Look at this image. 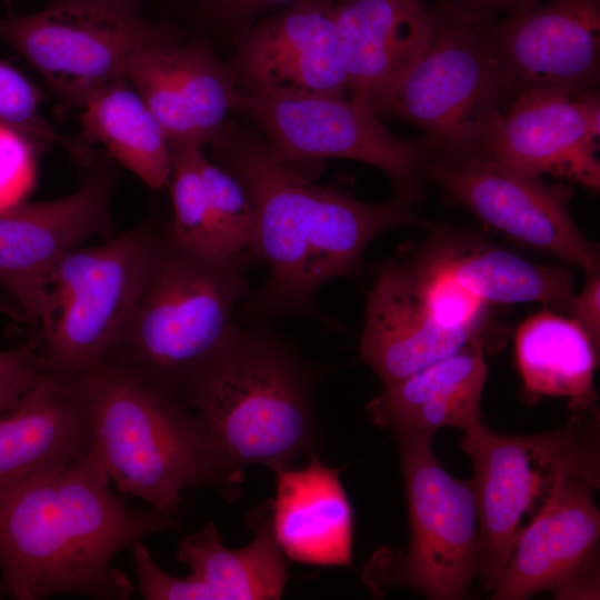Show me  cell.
I'll use <instances>...</instances> for the list:
<instances>
[{"mask_svg":"<svg viewBox=\"0 0 600 600\" xmlns=\"http://www.w3.org/2000/svg\"><path fill=\"white\" fill-rule=\"evenodd\" d=\"M209 144L212 161L239 180L251 202L249 254L268 268L266 281L239 304L244 320L292 316L328 323L316 302L323 284L358 278L364 251L379 236L430 226L399 197L366 203L313 183L307 172L280 159L257 128L228 120Z\"/></svg>","mask_w":600,"mask_h":600,"instance_id":"1","label":"cell"},{"mask_svg":"<svg viewBox=\"0 0 600 600\" xmlns=\"http://www.w3.org/2000/svg\"><path fill=\"white\" fill-rule=\"evenodd\" d=\"M178 524L152 508L128 507L93 448L50 474L0 491L3 588L18 600L70 593L128 599L133 588L111 567L114 556Z\"/></svg>","mask_w":600,"mask_h":600,"instance_id":"2","label":"cell"},{"mask_svg":"<svg viewBox=\"0 0 600 600\" xmlns=\"http://www.w3.org/2000/svg\"><path fill=\"white\" fill-rule=\"evenodd\" d=\"M253 262L248 253L186 247L168 223L134 308L103 362L184 406L189 386L239 327L234 311L251 291Z\"/></svg>","mask_w":600,"mask_h":600,"instance_id":"3","label":"cell"},{"mask_svg":"<svg viewBox=\"0 0 600 600\" xmlns=\"http://www.w3.org/2000/svg\"><path fill=\"white\" fill-rule=\"evenodd\" d=\"M319 370L263 326H239L184 396L226 462L236 471L262 464L276 472L316 453L313 392Z\"/></svg>","mask_w":600,"mask_h":600,"instance_id":"4","label":"cell"},{"mask_svg":"<svg viewBox=\"0 0 600 600\" xmlns=\"http://www.w3.org/2000/svg\"><path fill=\"white\" fill-rule=\"evenodd\" d=\"M80 379L94 448L120 493L172 517L189 488L210 487L227 500L238 498L243 473L226 462L189 408L110 362Z\"/></svg>","mask_w":600,"mask_h":600,"instance_id":"5","label":"cell"},{"mask_svg":"<svg viewBox=\"0 0 600 600\" xmlns=\"http://www.w3.org/2000/svg\"><path fill=\"white\" fill-rule=\"evenodd\" d=\"M164 229L141 223L102 243L77 247L48 269L31 341L46 376L70 382L104 361L152 269Z\"/></svg>","mask_w":600,"mask_h":600,"instance_id":"6","label":"cell"},{"mask_svg":"<svg viewBox=\"0 0 600 600\" xmlns=\"http://www.w3.org/2000/svg\"><path fill=\"white\" fill-rule=\"evenodd\" d=\"M597 408L574 411L560 428L503 436L478 422L464 430L461 450L473 462L470 481L481 537L478 579L493 591L518 536L554 487L571 474L599 477Z\"/></svg>","mask_w":600,"mask_h":600,"instance_id":"7","label":"cell"},{"mask_svg":"<svg viewBox=\"0 0 600 600\" xmlns=\"http://www.w3.org/2000/svg\"><path fill=\"white\" fill-rule=\"evenodd\" d=\"M429 12V42L392 90L379 118L419 127L432 156L487 151L512 96L480 30Z\"/></svg>","mask_w":600,"mask_h":600,"instance_id":"8","label":"cell"},{"mask_svg":"<svg viewBox=\"0 0 600 600\" xmlns=\"http://www.w3.org/2000/svg\"><path fill=\"white\" fill-rule=\"evenodd\" d=\"M410 519V542L399 558L380 556L367 579L374 589L407 587L434 600L463 598L481 568V537L470 481L438 462L432 436L396 431Z\"/></svg>","mask_w":600,"mask_h":600,"instance_id":"9","label":"cell"},{"mask_svg":"<svg viewBox=\"0 0 600 600\" xmlns=\"http://www.w3.org/2000/svg\"><path fill=\"white\" fill-rule=\"evenodd\" d=\"M176 34L119 0H53L38 12L0 17V41L40 73L64 109L82 108L124 78L133 56Z\"/></svg>","mask_w":600,"mask_h":600,"instance_id":"10","label":"cell"},{"mask_svg":"<svg viewBox=\"0 0 600 600\" xmlns=\"http://www.w3.org/2000/svg\"><path fill=\"white\" fill-rule=\"evenodd\" d=\"M231 110L250 119L271 150L309 174L308 167L330 158L373 166L390 179L396 197L412 206L423 197L428 140L388 130L366 108L333 97H280L236 90Z\"/></svg>","mask_w":600,"mask_h":600,"instance_id":"11","label":"cell"},{"mask_svg":"<svg viewBox=\"0 0 600 600\" xmlns=\"http://www.w3.org/2000/svg\"><path fill=\"white\" fill-rule=\"evenodd\" d=\"M426 178L442 189L449 202L463 207L497 233L578 266L586 274L599 272V249L570 211V184L550 183L487 151L431 156Z\"/></svg>","mask_w":600,"mask_h":600,"instance_id":"12","label":"cell"},{"mask_svg":"<svg viewBox=\"0 0 600 600\" xmlns=\"http://www.w3.org/2000/svg\"><path fill=\"white\" fill-rule=\"evenodd\" d=\"M114 173L102 163L74 192L0 210V312L29 328L31 342L40 282L64 253L113 231Z\"/></svg>","mask_w":600,"mask_h":600,"instance_id":"13","label":"cell"},{"mask_svg":"<svg viewBox=\"0 0 600 600\" xmlns=\"http://www.w3.org/2000/svg\"><path fill=\"white\" fill-rule=\"evenodd\" d=\"M599 480L571 474L558 482L518 536L492 599L523 600L542 591L558 599L598 598L600 513L592 492Z\"/></svg>","mask_w":600,"mask_h":600,"instance_id":"14","label":"cell"},{"mask_svg":"<svg viewBox=\"0 0 600 600\" xmlns=\"http://www.w3.org/2000/svg\"><path fill=\"white\" fill-rule=\"evenodd\" d=\"M334 0L272 11L233 38L237 90L262 96L347 98L348 81L331 14Z\"/></svg>","mask_w":600,"mask_h":600,"instance_id":"15","label":"cell"},{"mask_svg":"<svg viewBox=\"0 0 600 600\" xmlns=\"http://www.w3.org/2000/svg\"><path fill=\"white\" fill-rule=\"evenodd\" d=\"M512 96L600 81V0H544L477 27Z\"/></svg>","mask_w":600,"mask_h":600,"instance_id":"16","label":"cell"},{"mask_svg":"<svg viewBox=\"0 0 600 600\" xmlns=\"http://www.w3.org/2000/svg\"><path fill=\"white\" fill-rule=\"evenodd\" d=\"M599 90L534 89L508 104L487 152L520 171L600 189Z\"/></svg>","mask_w":600,"mask_h":600,"instance_id":"17","label":"cell"},{"mask_svg":"<svg viewBox=\"0 0 600 600\" xmlns=\"http://www.w3.org/2000/svg\"><path fill=\"white\" fill-rule=\"evenodd\" d=\"M480 336L484 337L451 328L439 318L418 269L404 253L376 271L359 349L382 386L456 353Z\"/></svg>","mask_w":600,"mask_h":600,"instance_id":"18","label":"cell"},{"mask_svg":"<svg viewBox=\"0 0 600 600\" xmlns=\"http://www.w3.org/2000/svg\"><path fill=\"white\" fill-rule=\"evenodd\" d=\"M169 142L202 148L219 134L237 90L228 62L203 41L178 36L138 52L126 72Z\"/></svg>","mask_w":600,"mask_h":600,"instance_id":"19","label":"cell"},{"mask_svg":"<svg viewBox=\"0 0 600 600\" xmlns=\"http://www.w3.org/2000/svg\"><path fill=\"white\" fill-rule=\"evenodd\" d=\"M331 14L350 100L379 117L426 49L431 14L422 0H334Z\"/></svg>","mask_w":600,"mask_h":600,"instance_id":"20","label":"cell"},{"mask_svg":"<svg viewBox=\"0 0 600 600\" xmlns=\"http://www.w3.org/2000/svg\"><path fill=\"white\" fill-rule=\"evenodd\" d=\"M94 448L80 378L42 376L0 413V491L50 474Z\"/></svg>","mask_w":600,"mask_h":600,"instance_id":"21","label":"cell"},{"mask_svg":"<svg viewBox=\"0 0 600 600\" xmlns=\"http://www.w3.org/2000/svg\"><path fill=\"white\" fill-rule=\"evenodd\" d=\"M409 253L487 304L534 302L567 312L574 296L567 267L532 262L470 231L436 228L426 244Z\"/></svg>","mask_w":600,"mask_h":600,"instance_id":"22","label":"cell"},{"mask_svg":"<svg viewBox=\"0 0 600 600\" xmlns=\"http://www.w3.org/2000/svg\"><path fill=\"white\" fill-rule=\"evenodd\" d=\"M486 338L387 386L366 408L369 420L390 432L434 436L444 427L467 430L481 422L488 374Z\"/></svg>","mask_w":600,"mask_h":600,"instance_id":"23","label":"cell"},{"mask_svg":"<svg viewBox=\"0 0 600 600\" xmlns=\"http://www.w3.org/2000/svg\"><path fill=\"white\" fill-rule=\"evenodd\" d=\"M276 476L272 528L282 552L306 564L351 566L353 513L339 471L313 453Z\"/></svg>","mask_w":600,"mask_h":600,"instance_id":"24","label":"cell"},{"mask_svg":"<svg viewBox=\"0 0 600 600\" xmlns=\"http://www.w3.org/2000/svg\"><path fill=\"white\" fill-rule=\"evenodd\" d=\"M271 499L247 517L252 541L227 548L212 521L180 540L176 560L201 580L213 600H277L282 597L288 569L272 528Z\"/></svg>","mask_w":600,"mask_h":600,"instance_id":"25","label":"cell"},{"mask_svg":"<svg viewBox=\"0 0 600 600\" xmlns=\"http://www.w3.org/2000/svg\"><path fill=\"white\" fill-rule=\"evenodd\" d=\"M514 356L530 398L562 397L573 411L596 408L599 347L572 318L550 310L531 314L516 330Z\"/></svg>","mask_w":600,"mask_h":600,"instance_id":"26","label":"cell"},{"mask_svg":"<svg viewBox=\"0 0 600 600\" xmlns=\"http://www.w3.org/2000/svg\"><path fill=\"white\" fill-rule=\"evenodd\" d=\"M82 109V141L102 144L112 159L154 191L169 183V140L127 79L119 78L101 88Z\"/></svg>","mask_w":600,"mask_h":600,"instance_id":"27","label":"cell"},{"mask_svg":"<svg viewBox=\"0 0 600 600\" xmlns=\"http://www.w3.org/2000/svg\"><path fill=\"white\" fill-rule=\"evenodd\" d=\"M169 144L171 174L168 184L173 211L169 227L173 238L191 249L224 254L214 230L196 162V151L199 147L172 142Z\"/></svg>","mask_w":600,"mask_h":600,"instance_id":"28","label":"cell"},{"mask_svg":"<svg viewBox=\"0 0 600 600\" xmlns=\"http://www.w3.org/2000/svg\"><path fill=\"white\" fill-rule=\"evenodd\" d=\"M196 162L222 252L228 256L249 254L254 214L242 184L210 160L202 148H197Z\"/></svg>","mask_w":600,"mask_h":600,"instance_id":"29","label":"cell"},{"mask_svg":"<svg viewBox=\"0 0 600 600\" xmlns=\"http://www.w3.org/2000/svg\"><path fill=\"white\" fill-rule=\"evenodd\" d=\"M41 91L13 66L0 59V123L36 147L57 142L53 127L41 116Z\"/></svg>","mask_w":600,"mask_h":600,"instance_id":"30","label":"cell"},{"mask_svg":"<svg viewBox=\"0 0 600 600\" xmlns=\"http://www.w3.org/2000/svg\"><path fill=\"white\" fill-rule=\"evenodd\" d=\"M138 590L147 600H213L208 587L190 574L173 577L153 561L142 540L131 546Z\"/></svg>","mask_w":600,"mask_h":600,"instance_id":"31","label":"cell"},{"mask_svg":"<svg viewBox=\"0 0 600 600\" xmlns=\"http://www.w3.org/2000/svg\"><path fill=\"white\" fill-rule=\"evenodd\" d=\"M34 144L0 123V210L19 204L33 179Z\"/></svg>","mask_w":600,"mask_h":600,"instance_id":"32","label":"cell"},{"mask_svg":"<svg viewBox=\"0 0 600 600\" xmlns=\"http://www.w3.org/2000/svg\"><path fill=\"white\" fill-rule=\"evenodd\" d=\"M44 374L39 349L27 342L0 351V413L11 407Z\"/></svg>","mask_w":600,"mask_h":600,"instance_id":"33","label":"cell"},{"mask_svg":"<svg viewBox=\"0 0 600 600\" xmlns=\"http://www.w3.org/2000/svg\"><path fill=\"white\" fill-rule=\"evenodd\" d=\"M544 0H422L432 13L469 27H481L529 10Z\"/></svg>","mask_w":600,"mask_h":600,"instance_id":"34","label":"cell"},{"mask_svg":"<svg viewBox=\"0 0 600 600\" xmlns=\"http://www.w3.org/2000/svg\"><path fill=\"white\" fill-rule=\"evenodd\" d=\"M207 22L231 31L233 38L263 16L303 0H191Z\"/></svg>","mask_w":600,"mask_h":600,"instance_id":"35","label":"cell"},{"mask_svg":"<svg viewBox=\"0 0 600 600\" xmlns=\"http://www.w3.org/2000/svg\"><path fill=\"white\" fill-rule=\"evenodd\" d=\"M567 313L600 346V273H589L581 291L573 296Z\"/></svg>","mask_w":600,"mask_h":600,"instance_id":"36","label":"cell"},{"mask_svg":"<svg viewBox=\"0 0 600 600\" xmlns=\"http://www.w3.org/2000/svg\"><path fill=\"white\" fill-rule=\"evenodd\" d=\"M134 9H138L140 3L143 1V0H119Z\"/></svg>","mask_w":600,"mask_h":600,"instance_id":"37","label":"cell"}]
</instances>
